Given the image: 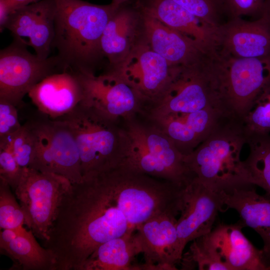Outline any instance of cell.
Listing matches in <instances>:
<instances>
[{"label": "cell", "mask_w": 270, "mask_h": 270, "mask_svg": "<svg viewBox=\"0 0 270 270\" xmlns=\"http://www.w3.org/2000/svg\"><path fill=\"white\" fill-rule=\"evenodd\" d=\"M183 192L124 162L72 184L43 246L54 255L56 270H78L104 242L134 234L159 214H180Z\"/></svg>", "instance_id": "6da1fadb"}, {"label": "cell", "mask_w": 270, "mask_h": 270, "mask_svg": "<svg viewBox=\"0 0 270 270\" xmlns=\"http://www.w3.org/2000/svg\"><path fill=\"white\" fill-rule=\"evenodd\" d=\"M52 49L62 71L95 74L104 56L100 42L111 17L120 6L92 4L82 0H54Z\"/></svg>", "instance_id": "7a4b0ae2"}, {"label": "cell", "mask_w": 270, "mask_h": 270, "mask_svg": "<svg viewBox=\"0 0 270 270\" xmlns=\"http://www.w3.org/2000/svg\"><path fill=\"white\" fill-rule=\"evenodd\" d=\"M58 120L66 122L75 136L83 178L115 168L126 161L128 139L122 122L80 104Z\"/></svg>", "instance_id": "3957f363"}, {"label": "cell", "mask_w": 270, "mask_h": 270, "mask_svg": "<svg viewBox=\"0 0 270 270\" xmlns=\"http://www.w3.org/2000/svg\"><path fill=\"white\" fill-rule=\"evenodd\" d=\"M246 142L242 122L226 117L186 156V163L196 177L214 192L249 183L240 158Z\"/></svg>", "instance_id": "277c9868"}, {"label": "cell", "mask_w": 270, "mask_h": 270, "mask_svg": "<svg viewBox=\"0 0 270 270\" xmlns=\"http://www.w3.org/2000/svg\"><path fill=\"white\" fill-rule=\"evenodd\" d=\"M122 125L128 139L125 162L138 170L182 187L196 177L186 162V156L155 124L138 114Z\"/></svg>", "instance_id": "5b68a950"}, {"label": "cell", "mask_w": 270, "mask_h": 270, "mask_svg": "<svg viewBox=\"0 0 270 270\" xmlns=\"http://www.w3.org/2000/svg\"><path fill=\"white\" fill-rule=\"evenodd\" d=\"M210 62L224 110L242 122L256 98L270 85V54L235 58L214 52Z\"/></svg>", "instance_id": "8992f818"}, {"label": "cell", "mask_w": 270, "mask_h": 270, "mask_svg": "<svg viewBox=\"0 0 270 270\" xmlns=\"http://www.w3.org/2000/svg\"><path fill=\"white\" fill-rule=\"evenodd\" d=\"M209 107H219L226 111L207 57L200 62L178 66L160 96L146 105L140 114L150 118L194 112Z\"/></svg>", "instance_id": "52a82bcc"}, {"label": "cell", "mask_w": 270, "mask_h": 270, "mask_svg": "<svg viewBox=\"0 0 270 270\" xmlns=\"http://www.w3.org/2000/svg\"><path fill=\"white\" fill-rule=\"evenodd\" d=\"M72 184L60 175L23 168L14 193L24 214V224L42 243L48 240L62 200Z\"/></svg>", "instance_id": "ba28073f"}, {"label": "cell", "mask_w": 270, "mask_h": 270, "mask_svg": "<svg viewBox=\"0 0 270 270\" xmlns=\"http://www.w3.org/2000/svg\"><path fill=\"white\" fill-rule=\"evenodd\" d=\"M36 141V151L29 167L54 173L72 184L82 180L79 150L73 132L62 120L30 122Z\"/></svg>", "instance_id": "9c48e42d"}, {"label": "cell", "mask_w": 270, "mask_h": 270, "mask_svg": "<svg viewBox=\"0 0 270 270\" xmlns=\"http://www.w3.org/2000/svg\"><path fill=\"white\" fill-rule=\"evenodd\" d=\"M63 72L54 56L41 58L14 40L0 52V100L16 107L26 94L46 77Z\"/></svg>", "instance_id": "30bf717a"}, {"label": "cell", "mask_w": 270, "mask_h": 270, "mask_svg": "<svg viewBox=\"0 0 270 270\" xmlns=\"http://www.w3.org/2000/svg\"><path fill=\"white\" fill-rule=\"evenodd\" d=\"M78 74L83 90L80 104L120 122L141 112L144 100L116 72L108 70L99 76Z\"/></svg>", "instance_id": "8fae6325"}, {"label": "cell", "mask_w": 270, "mask_h": 270, "mask_svg": "<svg viewBox=\"0 0 270 270\" xmlns=\"http://www.w3.org/2000/svg\"><path fill=\"white\" fill-rule=\"evenodd\" d=\"M178 66H171L144 40L138 42L121 62L110 66L108 70L118 74L133 88L145 106L160 96Z\"/></svg>", "instance_id": "7c38bea8"}, {"label": "cell", "mask_w": 270, "mask_h": 270, "mask_svg": "<svg viewBox=\"0 0 270 270\" xmlns=\"http://www.w3.org/2000/svg\"><path fill=\"white\" fill-rule=\"evenodd\" d=\"M224 204L220 192H214L196 176L185 188L176 230L180 254L190 242L206 235L212 230Z\"/></svg>", "instance_id": "4fadbf2b"}, {"label": "cell", "mask_w": 270, "mask_h": 270, "mask_svg": "<svg viewBox=\"0 0 270 270\" xmlns=\"http://www.w3.org/2000/svg\"><path fill=\"white\" fill-rule=\"evenodd\" d=\"M178 214L164 212L137 228L135 233L145 260L144 270H177L176 265L182 257L178 244Z\"/></svg>", "instance_id": "5bb4252c"}, {"label": "cell", "mask_w": 270, "mask_h": 270, "mask_svg": "<svg viewBox=\"0 0 270 270\" xmlns=\"http://www.w3.org/2000/svg\"><path fill=\"white\" fill-rule=\"evenodd\" d=\"M54 0H40L12 12L5 28L14 40L31 46L41 58L50 56L54 34Z\"/></svg>", "instance_id": "9a60e30c"}, {"label": "cell", "mask_w": 270, "mask_h": 270, "mask_svg": "<svg viewBox=\"0 0 270 270\" xmlns=\"http://www.w3.org/2000/svg\"><path fill=\"white\" fill-rule=\"evenodd\" d=\"M222 108L209 107L188 113L146 118L173 141L184 156L190 154L226 117Z\"/></svg>", "instance_id": "2e32d148"}, {"label": "cell", "mask_w": 270, "mask_h": 270, "mask_svg": "<svg viewBox=\"0 0 270 270\" xmlns=\"http://www.w3.org/2000/svg\"><path fill=\"white\" fill-rule=\"evenodd\" d=\"M243 228L238 222L220 224L204 236L228 270H270V248H256Z\"/></svg>", "instance_id": "e0dca14e"}, {"label": "cell", "mask_w": 270, "mask_h": 270, "mask_svg": "<svg viewBox=\"0 0 270 270\" xmlns=\"http://www.w3.org/2000/svg\"><path fill=\"white\" fill-rule=\"evenodd\" d=\"M235 58H257L270 54V16L264 14L254 21L233 18L218 26L216 32L214 50Z\"/></svg>", "instance_id": "ac0fdd59"}, {"label": "cell", "mask_w": 270, "mask_h": 270, "mask_svg": "<svg viewBox=\"0 0 270 270\" xmlns=\"http://www.w3.org/2000/svg\"><path fill=\"white\" fill-rule=\"evenodd\" d=\"M28 94L40 113L55 120L70 114L80 104L83 90L78 73L64 71L46 77Z\"/></svg>", "instance_id": "d6986e66"}, {"label": "cell", "mask_w": 270, "mask_h": 270, "mask_svg": "<svg viewBox=\"0 0 270 270\" xmlns=\"http://www.w3.org/2000/svg\"><path fill=\"white\" fill-rule=\"evenodd\" d=\"M140 12L144 40L171 66L196 64L202 62L208 54L186 36L140 10Z\"/></svg>", "instance_id": "ffe728a7"}, {"label": "cell", "mask_w": 270, "mask_h": 270, "mask_svg": "<svg viewBox=\"0 0 270 270\" xmlns=\"http://www.w3.org/2000/svg\"><path fill=\"white\" fill-rule=\"evenodd\" d=\"M140 9L190 39L208 53L215 46L217 28L204 23L173 0H144Z\"/></svg>", "instance_id": "44dd1931"}, {"label": "cell", "mask_w": 270, "mask_h": 270, "mask_svg": "<svg viewBox=\"0 0 270 270\" xmlns=\"http://www.w3.org/2000/svg\"><path fill=\"white\" fill-rule=\"evenodd\" d=\"M254 186L242 184L220 192L224 206L235 210L240 224L254 229L262 238L264 246L270 248V196L258 194Z\"/></svg>", "instance_id": "7402d4cb"}, {"label": "cell", "mask_w": 270, "mask_h": 270, "mask_svg": "<svg viewBox=\"0 0 270 270\" xmlns=\"http://www.w3.org/2000/svg\"><path fill=\"white\" fill-rule=\"evenodd\" d=\"M140 12L122 8V5L108 20L100 42L102 52L110 66L121 62L130 52L136 42Z\"/></svg>", "instance_id": "603a6c76"}, {"label": "cell", "mask_w": 270, "mask_h": 270, "mask_svg": "<svg viewBox=\"0 0 270 270\" xmlns=\"http://www.w3.org/2000/svg\"><path fill=\"white\" fill-rule=\"evenodd\" d=\"M142 253L136 233L108 240L98 246L78 270H138L132 264Z\"/></svg>", "instance_id": "cb8c5ba5"}, {"label": "cell", "mask_w": 270, "mask_h": 270, "mask_svg": "<svg viewBox=\"0 0 270 270\" xmlns=\"http://www.w3.org/2000/svg\"><path fill=\"white\" fill-rule=\"evenodd\" d=\"M32 232L23 228L7 245L0 247V254L10 258V270H56V260L52 252L41 246Z\"/></svg>", "instance_id": "d4e9b609"}, {"label": "cell", "mask_w": 270, "mask_h": 270, "mask_svg": "<svg viewBox=\"0 0 270 270\" xmlns=\"http://www.w3.org/2000/svg\"><path fill=\"white\" fill-rule=\"evenodd\" d=\"M250 154L243 161L248 182L270 196V135L246 138Z\"/></svg>", "instance_id": "484cf974"}, {"label": "cell", "mask_w": 270, "mask_h": 270, "mask_svg": "<svg viewBox=\"0 0 270 270\" xmlns=\"http://www.w3.org/2000/svg\"><path fill=\"white\" fill-rule=\"evenodd\" d=\"M246 138L270 132V85L255 100L242 120Z\"/></svg>", "instance_id": "4316f807"}, {"label": "cell", "mask_w": 270, "mask_h": 270, "mask_svg": "<svg viewBox=\"0 0 270 270\" xmlns=\"http://www.w3.org/2000/svg\"><path fill=\"white\" fill-rule=\"evenodd\" d=\"M181 261L182 269L196 266L200 270H228L204 236L193 240L188 252Z\"/></svg>", "instance_id": "83f0119b"}, {"label": "cell", "mask_w": 270, "mask_h": 270, "mask_svg": "<svg viewBox=\"0 0 270 270\" xmlns=\"http://www.w3.org/2000/svg\"><path fill=\"white\" fill-rule=\"evenodd\" d=\"M9 184L0 178V229L16 228L23 226L22 208Z\"/></svg>", "instance_id": "f1b7e54d"}, {"label": "cell", "mask_w": 270, "mask_h": 270, "mask_svg": "<svg viewBox=\"0 0 270 270\" xmlns=\"http://www.w3.org/2000/svg\"><path fill=\"white\" fill-rule=\"evenodd\" d=\"M8 138L19 165L22 168H29L36 151V138L30 122L24 124L14 135Z\"/></svg>", "instance_id": "f546056e"}, {"label": "cell", "mask_w": 270, "mask_h": 270, "mask_svg": "<svg viewBox=\"0 0 270 270\" xmlns=\"http://www.w3.org/2000/svg\"><path fill=\"white\" fill-rule=\"evenodd\" d=\"M212 28H216L220 14L224 11L221 0H173Z\"/></svg>", "instance_id": "4dcf8cb0"}, {"label": "cell", "mask_w": 270, "mask_h": 270, "mask_svg": "<svg viewBox=\"0 0 270 270\" xmlns=\"http://www.w3.org/2000/svg\"><path fill=\"white\" fill-rule=\"evenodd\" d=\"M22 170L14 154L10 138L0 140V178L9 184L12 191L18 185Z\"/></svg>", "instance_id": "1f68e13d"}, {"label": "cell", "mask_w": 270, "mask_h": 270, "mask_svg": "<svg viewBox=\"0 0 270 270\" xmlns=\"http://www.w3.org/2000/svg\"><path fill=\"white\" fill-rule=\"evenodd\" d=\"M224 11L230 14L232 18L242 16H258L264 12L266 0H221Z\"/></svg>", "instance_id": "d6a6232c"}, {"label": "cell", "mask_w": 270, "mask_h": 270, "mask_svg": "<svg viewBox=\"0 0 270 270\" xmlns=\"http://www.w3.org/2000/svg\"><path fill=\"white\" fill-rule=\"evenodd\" d=\"M16 107L0 100V140L14 135L21 128Z\"/></svg>", "instance_id": "836d02e7"}, {"label": "cell", "mask_w": 270, "mask_h": 270, "mask_svg": "<svg viewBox=\"0 0 270 270\" xmlns=\"http://www.w3.org/2000/svg\"><path fill=\"white\" fill-rule=\"evenodd\" d=\"M22 226L16 228H6L0 230V247L7 245L15 239L21 232Z\"/></svg>", "instance_id": "e575fe53"}, {"label": "cell", "mask_w": 270, "mask_h": 270, "mask_svg": "<svg viewBox=\"0 0 270 270\" xmlns=\"http://www.w3.org/2000/svg\"><path fill=\"white\" fill-rule=\"evenodd\" d=\"M8 5L10 14L21 7L37 2L40 0H4Z\"/></svg>", "instance_id": "d590c367"}, {"label": "cell", "mask_w": 270, "mask_h": 270, "mask_svg": "<svg viewBox=\"0 0 270 270\" xmlns=\"http://www.w3.org/2000/svg\"><path fill=\"white\" fill-rule=\"evenodd\" d=\"M264 14L270 16V0H266Z\"/></svg>", "instance_id": "8d00e7d4"}, {"label": "cell", "mask_w": 270, "mask_h": 270, "mask_svg": "<svg viewBox=\"0 0 270 270\" xmlns=\"http://www.w3.org/2000/svg\"><path fill=\"white\" fill-rule=\"evenodd\" d=\"M128 0H112V2L118 6H120L122 5L123 3Z\"/></svg>", "instance_id": "74e56055"}]
</instances>
